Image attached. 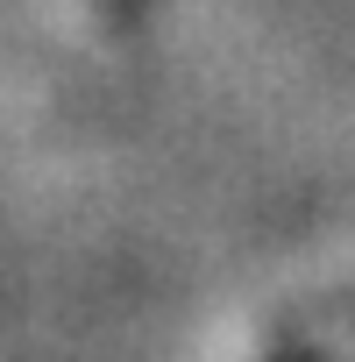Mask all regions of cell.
<instances>
[{"mask_svg":"<svg viewBox=\"0 0 355 362\" xmlns=\"http://www.w3.org/2000/svg\"><path fill=\"white\" fill-rule=\"evenodd\" d=\"M135 8H142V0H93V15H100V22H114V29H121V22H135Z\"/></svg>","mask_w":355,"mask_h":362,"instance_id":"cell-1","label":"cell"}]
</instances>
